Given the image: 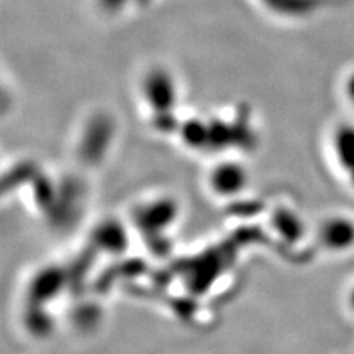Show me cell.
Returning <instances> with one entry per match:
<instances>
[{
  "mask_svg": "<svg viewBox=\"0 0 354 354\" xmlns=\"http://www.w3.org/2000/svg\"><path fill=\"white\" fill-rule=\"evenodd\" d=\"M179 96V82L171 70L155 65L142 75L140 97L149 115L177 111Z\"/></svg>",
  "mask_w": 354,
  "mask_h": 354,
  "instance_id": "cell-1",
  "label": "cell"
},
{
  "mask_svg": "<svg viewBox=\"0 0 354 354\" xmlns=\"http://www.w3.org/2000/svg\"><path fill=\"white\" fill-rule=\"evenodd\" d=\"M117 135V123L105 111H96L82 127L79 152L87 161H99L113 145Z\"/></svg>",
  "mask_w": 354,
  "mask_h": 354,
  "instance_id": "cell-2",
  "label": "cell"
},
{
  "mask_svg": "<svg viewBox=\"0 0 354 354\" xmlns=\"http://www.w3.org/2000/svg\"><path fill=\"white\" fill-rule=\"evenodd\" d=\"M250 173L247 165L239 160L223 158L212 165L207 174L208 189L216 196L232 199L236 198L248 187Z\"/></svg>",
  "mask_w": 354,
  "mask_h": 354,
  "instance_id": "cell-3",
  "label": "cell"
},
{
  "mask_svg": "<svg viewBox=\"0 0 354 354\" xmlns=\"http://www.w3.org/2000/svg\"><path fill=\"white\" fill-rule=\"evenodd\" d=\"M322 245L334 252H344L354 247V220L346 216H332L319 229Z\"/></svg>",
  "mask_w": 354,
  "mask_h": 354,
  "instance_id": "cell-4",
  "label": "cell"
},
{
  "mask_svg": "<svg viewBox=\"0 0 354 354\" xmlns=\"http://www.w3.org/2000/svg\"><path fill=\"white\" fill-rule=\"evenodd\" d=\"M332 152L339 169L354 187V124L342 123L332 133Z\"/></svg>",
  "mask_w": 354,
  "mask_h": 354,
  "instance_id": "cell-5",
  "label": "cell"
},
{
  "mask_svg": "<svg viewBox=\"0 0 354 354\" xmlns=\"http://www.w3.org/2000/svg\"><path fill=\"white\" fill-rule=\"evenodd\" d=\"M177 138L180 143L194 152H208L209 149V127L208 118L191 115L182 118Z\"/></svg>",
  "mask_w": 354,
  "mask_h": 354,
  "instance_id": "cell-6",
  "label": "cell"
},
{
  "mask_svg": "<svg viewBox=\"0 0 354 354\" xmlns=\"http://www.w3.org/2000/svg\"><path fill=\"white\" fill-rule=\"evenodd\" d=\"M274 15L285 18H304L320 8L324 0H259Z\"/></svg>",
  "mask_w": 354,
  "mask_h": 354,
  "instance_id": "cell-7",
  "label": "cell"
},
{
  "mask_svg": "<svg viewBox=\"0 0 354 354\" xmlns=\"http://www.w3.org/2000/svg\"><path fill=\"white\" fill-rule=\"evenodd\" d=\"M176 214V203L170 198H157L139 208L142 225H165Z\"/></svg>",
  "mask_w": 354,
  "mask_h": 354,
  "instance_id": "cell-8",
  "label": "cell"
},
{
  "mask_svg": "<svg viewBox=\"0 0 354 354\" xmlns=\"http://www.w3.org/2000/svg\"><path fill=\"white\" fill-rule=\"evenodd\" d=\"M274 225L279 229L282 238L290 241H298L303 236V221L292 209L281 207L274 212Z\"/></svg>",
  "mask_w": 354,
  "mask_h": 354,
  "instance_id": "cell-9",
  "label": "cell"
},
{
  "mask_svg": "<svg viewBox=\"0 0 354 354\" xmlns=\"http://www.w3.org/2000/svg\"><path fill=\"white\" fill-rule=\"evenodd\" d=\"M130 2H135V0H97V5L108 14H117L121 12Z\"/></svg>",
  "mask_w": 354,
  "mask_h": 354,
  "instance_id": "cell-10",
  "label": "cell"
},
{
  "mask_svg": "<svg viewBox=\"0 0 354 354\" xmlns=\"http://www.w3.org/2000/svg\"><path fill=\"white\" fill-rule=\"evenodd\" d=\"M344 93H346L347 101L354 108V70L347 75V79L344 82Z\"/></svg>",
  "mask_w": 354,
  "mask_h": 354,
  "instance_id": "cell-11",
  "label": "cell"
},
{
  "mask_svg": "<svg viewBox=\"0 0 354 354\" xmlns=\"http://www.w3.org/2000/svg\"><path fill=\"white\" fill-rule=\"evenodd\" d=\"M152 2H153V0H135V3L139 5V6H142V8L149 6Z\"/></svg>",
  "mask_w": 354,
  "mask_h": 354,
  "instance_id": "cell-12",
  "label": "cell"
},
{
  "mask_svg": "<svg viewBox=\"0 0 354 354\" xmlns=\"http://www.w3.org/2000/svg\"><path fill=\"white\" fill-rule=\"evenodd\" d=\"M348 303H350V307L354 310V285L350 290V294H348Z\"/></svg>",
  "mask_w": 354,
  "mask_h": 354,
  "instance_id": "cell-13",
  "label": "cell"
}]
</instances>
